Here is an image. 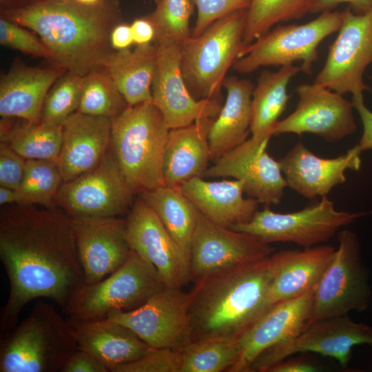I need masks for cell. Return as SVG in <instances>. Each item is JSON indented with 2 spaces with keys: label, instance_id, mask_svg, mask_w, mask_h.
Here are the masks:
<instances>
[{
  "label": "cell",
  "instance_id": "cell-12",
  "mask_svg": "<svg viewBox=\"0 0 372 372\" xmlns=\"http://www.w3.org/2000/svg\"><path fill=\"white\" fill-rule=\"evenodd\" d=\"M372 63V10L358 14L349 6L342 12L338 34L329 48L326 62L313 83L342 95L363 94L371 88L364 82Z\"/></svg>",
  "mask_w": 372,
  "mask_h": 372
},
{
  "label": "cell",
  "instance_id": "cell-47",
  "mask_svg": "<svg viewBox=\"0 0 372 372\" xmlns=\"http://www.w3.org/2000/svg\"><path fill=\"white\" fill-rule=\"evenodd\" d=\"M321 369V366L309 359L290 356L271 366L267 372H316Z\"/></svg>",
  "mask_w": 372,
  "mask_h": 372
},
{
  "label": "cell",
  "instance_id": "cell-27",
  "mask_svg": "<svg viewBox=\"0 0 372 372\" xmlns=\"http://www.w3.org/2000/svg\"><path fill=\"white\" fill-rule=\"evenodd\" d=\"M214 120L201 119L169 130L162 166L165 185L178 189L187 181L205 175L211 161L208 136Z\"/></svg>",
  "mask_w": 372,
  "mask_h": 372
},
{
  "label": "cell",
  "instance_id": "cell-39",
  "mask_svg": "<svg viewBox=\"0 0 372 372\" xmlns=\"http://www.w3.org/2000/svg\"><path fill=\"white\" fill-rule=\"evenodd\" d=\"M84 75L66 71L54 83L47 94L40 122L52 125H62L77 112Z\"/></svg>",
  "mask_w": 372,
  "mask_h": 372
},
{
  "label": "cell",
  "instance_id": "cell-50",
  "mask_svg": "<svg viewBox=\"0 0 372 372\" xmlns=\"http://www.w3.org/2000/svg\"><path fill=\"white\" fill-rule=\"evenodd\" d=\"M20 204L23 205V199L17 189H12L0 186V205L1 206Z\"/></svg>",
  "mask_w": 372,
  "mask_h": 372
},
{
  "label": "cell",
  "instance_id": "cell-42",
  "mask_svg": "<svg viewBox=\"0 0 372 372\" xmlns=\"http://www.w3.org/2000/svg\"><path fill=\"white\" fill-rule=\"evenodd\" d=\"M197 17L192 30V37L200 35L216 20L233 12L247 10L250 0H194Z\"/></svg>",
  "mask_w": 372,
  "mask_h": 372
},
{
  "label": "cell",
  "instance_id": "cell-53",
  "mask_svg": "<svg viewBox=\"0 0 372 372\" xmlns=\"http://www.w3.org/2000/svg\"><path fill=\"white\" fill-rule=\"evenodd\" d=\"M153 1H154V3H156V4H158V3H159V1H160L161 0H153Z\"/></svg>",
  "mask_w": 372,
  "mask_h": 372
},
{
  "label": "cell",
  "instance_id": "cell-18",
  "mask_svg": "<svg viewBox=\"0 0 372 372\" xmlns=\"http://www.w3.org/2000/svg\"><path fill=\"white\" fill-rule=\"evenodd\" d=\"M156 46L158 57L151 86L152 101L161 112L169 129L184 127L201 119H216L222 101L197 100L192 95L181 72L182 47Z\"/></svg>",
  "mask_w": 372,
  "mask_h": 372
},
{
  "label": "cell",
  "instance_id": "cell-31",
  "mask_svg": "<svg viewBox=\"0 0 372 372\" xmlns=\"http://www.w3.org/2000/svg\"><path fill=\"white\" fill-rule=\"evenodd\" d=\"M301 71L300 66L289 65L278 71H261L251 98V138L262 141L270 139L285 112L290 95L287 86L291 78Z\"/></svg>",
  "mask_w": 372,
  "mask_h": 372
},
{
  "label": "cell",
  "instance_id": "cell-21",
  "mask_svg": "<svg viewBox=\"0 0 372 372\" xmlns=\"http://www.w3.org/2000/svg\"><path fill=\"white\" fill-rule=\"evenodd\" d=\"M83 282L93 284L118 269L131 248L125 219L118 217L72 218Z\"/></svg>",
  "mask_w": 372,
  "mask_h": 372
},
{
  "label": "cell",
  "instance_id": "cell-16",
  "mask_svg": "<svg viewBox=\"0 0 372 372\" xmlns=\"http://www.w3.org/2000/svg\"><path fill=\"white\" fill-rule=\"evenodd\" d=\"M125 231L131 249L155 267L166 287L182 289L191 281L184 251L141 196L127 212Z\"/></svg>",
  "mask_w": 372,
  "mask_h": 372
},
{
  "label": "cell",
  "instance_id": "cell-2",
  "mask_svg": "<svg viewBox=\"0 0 372 372\" xmlns=\"http://www.w3.org/2000/svg\"><path fill=\"white\" fill-rule=\"evenodd\" d=\"M1 17L34 32L51 53L56 67L85 75L103 67L114 51L112 29L122 22L117 0L87 5L76 0H38Z\"/></svg>",
  "mask_w": 372,
  "mask_h": 372
},
{
  "label": "cell",
  "instance_id": "cell-30",
  "mask_svg": "<svg viewBox=\"0 0 372 372\" xmlns=\"http://www.w3.org/2000/svg\"><path fill=\"white\" fill-rule=\"evenodd\" d=\"M158 57L154 43L114 50L102 68L130 106L152 101V82Z\"/></svg>",
  "mask_w": 372,
  "mask_h": 372
},
{
  "label": "cell",
  "instance_id": "cell-38",
  "mask_svg": "<svg viewBox=\"0 0 372 372\" xmlns=\"http://www.w3.org/2000/svg\"><path fill=\"white\" fill-rule=\"evenodd\" d=\"M63 180L57 161L28 159L23 180L17 189L23 205L56 206Z\"/></svg>",
  "mask_w": 372,
  "mask_h": 372
},
{
  "label": "cell",
  "instance_id": "cell-43",
  "mask_svg": "<svg viewBox=\"0 0 372 372\" xmlns=\"http://www.w3.org/2000/svg\"><path fill=\"white\" fill-rule=\"evenodd\" d=\"M25 165V158L1 142L0 186L18 189L23 180Z\"/></svg>",
  "mask_w": 372,
  "mask_h": 372
},
{
  "label": "cell",
  "instance_id": "cell-23",
  "mask_svg": "<svg viewBox=\"0 0 372 372\" xmlns=\"http://www.w3.org/2000/svg\"><path fill=\"white\" fill-rule=\"evenodd\" d=\"M112 119L76 112L62 125L57 163L63 182L92 169L110 147Z\"/></svg>",
  "mask_w": 372,
  "mask_h": 372
},
{
  "label": "cell",
  "instance_id": "cell-49",
  "mask_svg": "<svg viewBox=\"0 0 372 372\" xmlns=\"http://www.w3.org/2000/svg\"><path fill=\"white\" fill-rule=\"evenodd\" d=\"M110 44L114 50H122L130 48L134 40L130 25L119 23L112 30Z\"/></svg>",
  "mask_w": 372,
  "mask_h": 372
},
{
  "label": "cell",
  "instance_id": "cell-41",
  "mask_svg": "<svg viewBox=\"0 0 372 372\" xmlns=\"http://www.w3.org/2000/svg\"><path fill=\"white\" fill-rule=\"evenodd\" d=\"M181 364V351L152 348L142 358L116 366L111 372H180Z\"/></svg>",
  "mask_w": 372,
  "mask_h": 372
},
{
  "label": "cell",
  "instance_id": "cell-17",
  "mask_svg": "<svg viewBox=\"0 0 372 372\" xmlns=\"http://www.w3.org/2000/svg\"><path fill=\"white\" fill-rule=\"evenodd\" d=\"M295 110L279 121L273 136L311 133L328 143L338 142L356 130L352 101L342 94L315 83L299 85Z\"/></svg>",
  "mask_w": 372,
  "mask_h": 372
},
{
  "label": "cell",
  "instance_id": "cell-5",
  "mask_svg": "<svg viewBox=\"0 0 372 372\" xmlns=\"http://www.w3.org/2000/svg\"><path fill=\"white\" fill-rule=\"evenodd\" d=\"M0 338V372H61L78 349L68 320L45 302Z\"/></svg>",
  "mask_w": 372,
  "mask_h": 372
},
{
  "label": "cell",
  "instance_id": "cell-25",
  "mask_svg": "<svg viewBox=\"0 0 372 372\" xmlns=\"http://www.w3.org/2000/svg\"><path fill=\"white\" fill-rule=\"evenodd\" d=\"M178 189L205 216L227 228L249 222L258 211V201L244 197V183L239 180L207 181L196 177Z\"/></svg>",
  "mask_w": 372,
  "mask_h": 372
},
{
  "label": "cell",
  "instance_id": "cell-45",
  "mask_svg": "<svg viewBox=\"0 0 372 372\" xmlns=\"http://www.w3.org/2000/svg\"><path fill=\"white\" fill-rule=\"evenodd\" d=\"M351 101L360 115L363 126L362 134L358 145L362 151L372 149V112L365 105L363 94L353 96Z\"/></svg>",
  "mask_w": 372,
  "mask_h": 372
},
{
  "label": "cell",
  "instance_id": "cell-7",
  "mask_svg": "<svg viewBox=\"0 0 372 372\" xmlns=\"http://www.w3.org/2000/svg\"><path fill=\"white\" fill-rule=\"evenodd\" d=\"M165 286L155 267L131 249L116 271L99 282L79 285L63 309L74 320L107 318L114 310L142 306Z\"/></svg>",
  "mask_w": 372,
  "mask_h": 372
},
{
  "label": "cell",
  "instance_id": "cell-29",
  "mask_svg": "<svg viewBox=\"0 0 372 372\" xmlns=\"http://www.w3.org/2000/svg\"><path fill=\"white\" fill-rule=\"evenodd\" d=\"M223 86L227 91L226 100L208 136L214 162L245 142L251 132V98L255 85L249 79L226 76Z\"/></svg>",
  "mask_w": 372,
  "mask_h": 372
},
{
  "label": "cell",
  "instance_id": "cell-44",
  "mask_svg": "<svg viewBox=\"0 0 372 372\" xmlns=\"http://www.w3.org/2000/svg\"><path fill=\"white\" fill-rule=\"evenodd\" d=\"M109 368L90 353L79 349L67 360L61 372H109Z\"/></svg>",
  "mask_w": 372,
  "mask_h": 372
},
{
  "label": "cell",
  "instance_id": "cell-24",
  "mask_svg": "<svg viewBox=\"0 0 372 372\" xmlns=\"http://www.w3.org/2000/svg\"><path fill=\"white\" fill-rule=\"evenodd\" d=\"M335 248L330 245L282 250L270 256L272 278L267 309L278 302L314 290L332 260Z\"/></svg>",
  "mask_w": 372,
  "mask_h": 372
},
{
  "label": "cell",
  "instance_id": "cell-28",
  "mask_svg": "<svg viewBox=\"0 0 372 372\" xmlns=\"http://www.w3.org/2000/svg\"><path fill=\"white\" fill-rule=\"evenodd\" d=\"M68 320L78 348L94 355L110 371L142 358L152 349L132 330L107 318Z\"/></svg>",
  "mask_w": 372,
  "mask_h": 372
},
{
  "label": "cell",
  "instance_id": "cell-3",
  "mask_svg": "<svg viewBox=\"0 0 372 372\" xmlns=\"http://www.w3.org/2000/svg\"><path fill=\"white\" fill-rule=\"evenodd\" d=\"M270 256L209 275L189 292L191 342L239 337L267 309Z\"/></svg>",
  "mask_w": 372,
  "mask_h": 372
},
{
  "label": "cell",
  "instance_id": "cell-1",
  "mask_svg": "<svg viewBox=\"0 0 372 372\" xmlns=\"http://www.w3.org/2000/svg\"><path fill=\"white\" fill-rule=\"evenodd\" d=\"M0 258L10 285L0 312V338L17 324L29 302L45 298L63 309L83 282L72 218L58 207L3 205Z\"/></svg>",
  "mask_w": 372,
  "mask_h": 372
},
{
  "label": "cell",
  "instance_id": "cell-35",
  "mask_svg": "<svg viewBox=\"0 0 372 372\" xmlns=\"http://www.w3.org/2000/svg\"><path fill=\"white\" fill-rule=\"evenodd\" d=\"M128 106L103 68H95L85 75L77 112L113 119Z\"/></svg>",
  "mask_w": 372,
  "mask_h": 372
},
{
  "label": "cell",
  "instance_id": "cell-8",
  "mask_svg": "<svg viewBox=\"0 0 372 372\" xmlns=\"http://www.w3.org/2000/svg\"><path fill=\"white\" fill-rule=\"evenodd\" d=\"M342 24V12H324L303 24H278L256 39L234 64V70L251 73L263 66H285L300 61L301 71L312 73L318 59V48L327 37L338 32Z\"/></svg>",
  "mask_w": 372,
  "mask_h": 372
},
{
  "label": "cell",
  "instance_id": "cell-20",
  "mask_svg": "<svg viewBox=\"0 0 372 372\" xmlns=\"http://www.w3.org/2000/svg\"><path fill=\"white\" fill-rule=\"evenodd\" d=\"M313 291L269 307L239 337V356L228 371L250 372L262 353L303 330L311 322Z\"/></svg>",
  "mask_w": 372,
  "mask_h": 372
},
{
  "label": "cell",
  "instance_id": "cell-4",
  "mask_svg": "<svg viewBox=\"0 0 372 372\" xmlns=\"http://www.w3.org/2000/svg\"><path fill=\"white\" fill-rule=\"evenodd\" d=\"M169 129L152 101L112 119L110 147L135 194L165 185L162 166Z\"/></svg>",
  "mask_w": 372,
  "mask_h": 372
},
{
  "label": "cell",
  "instance_id": "cell-37",
  "mask_svg": "<svg viewBox=\"0 0 372 372\" xmlns=\"http://www.w3.org/2000/svg\"><path fill=\"white\" fill-rule=\"evenodd\" d=\"M194 0H161L144 17L155 29L153 43L183 47L192 36L189 21L194 10Z\"/></svg>",
  "mask_w": 372,
  "mask_h": 372
},
{
  "label": "cell",
  "instance_id": "cell-19",
  "mask_svg": "<svg viewBox=\"0 0 372 372\" xmlns=\"http://www.w3.org/2000/svg\"><path fill=\"white\" fill-rule=\"evenodd\" d=\"M269 141L247 139L215 161L204 176L241 180L249 197L267 206L279 204L287 184L279 161L266 150Z\"/></svg>",
  "mask_w": 372,
  "mask_h": 372
},
{
  "label": "cell",
  "instance_id": "cell-9",
  "mask_svg": "<svg viewBox=\"0 0 372 372\" xmlns=\"http://www.w3.org/2000/svg\"><path fill=\"white\" fill-rule=\"evenodd\" d=\"M364 215L362 212L336 210L327 196L304 209L278 213L266 207L248 223L231 229L254 236L262 242H293L311 247L331 239L341 228Z\"/></svg>",
  "mask_w": 372,
  "mask_h": 372
},
{
  "label": "cell",
  "instance_id": "cell-51",
  "mask_svg": "<svg viewBox=\"0 0 372 372\" xmlns=\"http://www.w3.org/2000/svg\"><path fill=\"white\" fill-rule=\"evenodd\" d=\"M37 1L38 0H0L1 11L23 8Z\"/></svg>",
  "mask_w": 372,
  "mask_h": 372
},
{
  "label": "cell",
  "instance_id": "cell-11",
  "mask_svg": "<svg viewBox=\"0 0 372 372\" xmlns=\"http://www.w3.org/2000/svg\"><path fill=\"white\" fill-rule=\"evenodd\" d=\"M338 239V247L313 291L311 322L369 307L370 290L358 237L344 229Z\"/></svg>",
  "mask_w": 372,
  "mask_h": 372
},
{
  "label": "cell",
  "instance_id": "cell-34",
  "mask_svg": "<svg viewBox=\"0 0 372 372\" xmlns=\"http://www.w3.org/2000/svg\"><path fill=\"white\" fill-rule=\"evenodd\" d=\"M313 0H250L246 10L243 42L247 48L274 25L309 13Z\"/></svg>",
  "mask_w": 372,
  "mask_h": 372
},
{
  "label": "cell",
  "instance_id": "cell-36",
  "mask_svg": "<svg viewBox=\"0 0 372 372\" xmlns=\"http://www.w3.org/2000/svg\"><path fill=\"white\" fill-rule=\"evenodd\" d=\"M239 338L192 342L182 351L180 372L228 371L239 356Z\"/></svg>",
  "mask_w": 372,
  "mask_h": 372
},
{
  "label": "cell",
  "instance_id": "cell-26",
  "mask_svg": "<svg viewBox=\"0 0 372 372\" xmlns=\"http://www.w3.org/2000/svg\"><path fill=\"white\" fill-rule=\"evenodd\" d=\"M66 70L16 64L0 81V115L40 123L43 105L54 83Z\"/></svg>",
  "mask_w": 372,
  "mask_h": 372
},
{
  "label": "cell",
  "instance_id": "cell-52",
  "mask_svg": "<svg viewBox=\"0 0 372 372\" xmlns=\"http://www.w3.org/2000/svg\"><path fill=\"white\" fill-rule=\"evenodd\" d=\"M76 1L84 4L94 5V4H96L101 2L103 0H76Z\"/></svg>",
  "mask_w": 372,
  "mask_h": 372
},
{
  "label": "cell",
  "instance_id": "cell-40",
  "mask_svg": "<svg viewBox=\"0 0 372 372\" xmlns=\"http://www.w3.org/2000/svg\"><path fill=\"white\" fill-rule=\"evenodd\" d=\"M0 43L34 57L51 60V53L39 37L21 25L1 17Z\"/></svg>",
  "mask_w": 372,
  "mask_h": 372
},
{
  "label": "cell",
  "instance_id": "cell-13",
  "mask_svg": "<svg viewBox=\"0 0 372 372\" xmlns=\"http://www.w3.org/2000/svg\"><path fill=\"white\" fill-rule=\"evenodd\" d=\"M362 344L372 347V329L353 322L347 314L313 320L295 337L262 353L253 363L250 372H267L273 364L304 353L332 358L346 368L352 347Z\"/></svg>",
  "mask_w": 372,
  "mask_h": 372
},
{
  "label": "cell",
  "instance_id": "cell-32",
  "mask_svg": "<svg viewBox=\"0 0 372 372\" xmlns=\"http://www.w3.org/2000/svg\"><path fill=\"white\" fill-rule=\"evenodd\" d=\"M155 211L189 262L198 209L178 188L162 185L138 194Z\"/></svg>",
  "mask_w": 372,
  "mask_h": 372
},
{
  "label": "cell",
  "instance_id": "cell-14",
  "mask_svg": "<svg viewBox=\"0 0 372 372\" xmlns=\"http://www.w3.org/2000/svg\"><path fill=\"white\" fill-rule=\"evenodd\" d=\"M189 301V292L165 286L142 306L114 310L107 318L132 330L152 348L182 351L191 342Z\"/></svg>",
  "mask_w": 372,
  "mask_h": 372
},
{
  "label": "cell",
  "instance_id": "cell-33",
  "mask_svg": "<svg viewBox=\"0 0 372 372\" xmlns=\"http://www.w3.org/2000/svg\"><path fill=\"white\" fill-rule=\"evenodd\" d=\"M1 142L28 159L57 161L62 145V125L1 121Z\"/></svg>",
  "mask_w": 372,
  "mask_h": 372
},
{
  "label": "cell",
  "instance_id": "cell-15",
  "mask_svg": "<svg viewBox=\"0 0 372 372\" xmlns=\"http://www.w3.org/2000/svg\"><path fill=\"white\" fill-rule=\"evenodd\" d=\"M276 249L251 234L216 224L198 211L192 237L191 281L271 256Z\"/></svg>",
  "mask_w": 372,
  "mask_h": 372
},
{
  "label": "cell",
  "instance_id": "cell-6",
  "mask_svg": "<svg viewBox=\"0 0 372 372\" xmlns=\"http://www.w3.org/2000/svg\"><path fill=\"white\" fill-rule=\"evenodd\" d=\"M246 10L216 20L183 45L181 72L196 99L223 101L221 87L227 71L246 50L243 42Z\"/></svg>",
  "mask_w": 372,
  "mask_h": 372
},
{
  "label": "cell",
  "instance_id": "cell-22",
  "mask_svg": "<svg viewBox=\"0 0 372 372\" xmlns=\"http://www.w3.org/2000/svg\"><path fill=\"white\" fill-rule=\"evenodd\" d=\"M361 152L357 145L342 155L326 158L316 156L298 142L279 163L287 187L306 198L316 200L346 182L347 170L360 169Z\"/></svg>",
  "mask_w": 372,
  "mask_h": 372
},
{
  "label": "cell",
  "instance_id": "cell-48",
  "mask_svg": "<svg viewBox=\"0 0 372 372\" xmlns=\"http://www.w3.org/2000/svg\"><path fill=\"white\" fill-rule=\"evenodd\" d=\"M134 43L136 45H146L154 42L155 29L153 24L146 18L136 19L130 24Z\"/></svg>",
  "mask_w": 372,
  "mask_h": 372
},
{
  "label": "cell",
  "instance_id": "cell-46",
  "mask_svg": "<svg viewBox=\"0 0 372 372\" xmlns=\"http://www.w3.org/2000/svg\"><path fill=\"white\" fill-rule=\"evenodd\" d=\"M342 3H348L353 12L358 14L372 10V0H313L309 13L320 14L332 11Z\"/></svg>",
  "mask_w": 372,
  "mask_h": 372
},
{
  "label": "cell",
  "instance_id": "cell-10",
  "mask_svg": "<svg viewBox=\"0 0 372 372\" xmlns=\"http://www.w3.org/2000/svg\"><path fill=\"white\" fill-rule=\"evenodd\" d=\"M134 195L110 147L94 168L63 182L56 206L72 218L118 217L128 212Z\"/></svg>",
  "mask_w": 372,
  "mask_h": 372
}]
</instances>
